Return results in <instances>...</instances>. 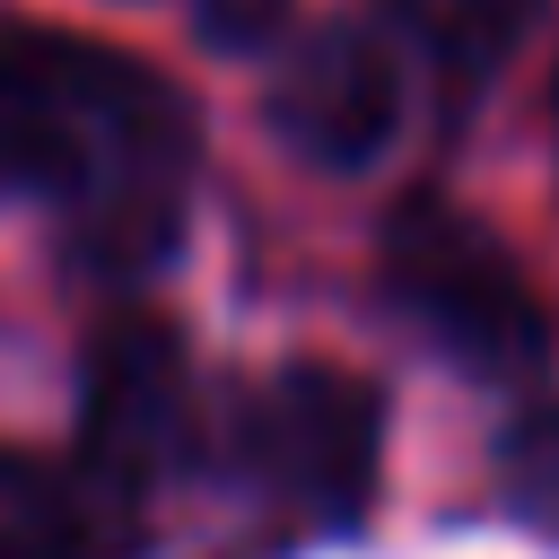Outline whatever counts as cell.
Masks as SVG:
<instances>
[{"label": "cell", "instance_id": "6da1fadb", "mask_svg": "<svg viewBox=\"0 0 559 559\" xmlns=\"http://www.w3.org/2000/svg\"><path fill=\"white\" fill-rule=\"evenodd\" d=\"M192 105L131 52L0 26V201H44L105 271H148L183 236Z\"/></svg>", "mask_w": 559, "mask_h": 559}, {"label": "cell", "instance_id": "5b68a950", "mask_svg": "<svg viewBox=\"0 0 559 559\" xmlns=\"http://www.w3.org/2000/svg\"><path fill=\"white\" fill-rule=\"evenodd\" d=\"M262 114L280 131L288 157H306L314 175H358L393 148L402 131V70H393V44L358 17H323L306 35L280 44L271 61V87H262Z\"/></svg>", "mask_w": 559, "mask_h": 559}, {"label": "cell", "instance_id": "ba28073f", "mask_svg": "<svg viewBox=\"0 0 559 559\" xmlns=\"http://www.w3.org/2000/svg\"><path fill=\"white\" fill-rule=\"evenodd\" d=\"M498 507H507L524 533L559 542V402H550V411H524V419L498 437Z\"/></svg>", "mask_w": 559, "mask_h": 559}, {"label": "cell", "instance_id": "52a82bcc", "mask_svg": "<svg viewBox=\"0 0 559 559\" xmlns=\"http://www.w3.org/2000/svg\"><path fill=\"white\" fill-rule=\"evenodd\" d=\"M384 26L402 44H419L445 79H489L533 26H542V0H376Z\"/></svg>", "mask_w": 559, "mask_h": 559}, {"label": "cell", "instance_id": "9c48e42d", "mask_svg": "<svg viewBox=\"0 0 559 559\" xmlns=\"http://www.w3.org/2000/svg\"><path fill=\"white\" fill-rule=\"evenodd\" d=\"M192 26L218 52H262V44H280L288 0H192Z\"/></svg>", "mask_w": 559, "mask_h": 559}, {"label": "cell", "instance_id": "3957f363", "mask_svg": "<svg viewBox=\"0 0 559 559\" xmlns=\"http://www.w3.org/2000/svg\"><path fill=\"white\" fill-rule=\"evenodd\" d=\"M236 463L288 524H358L384 463V402L349 367H271L236 411Z\"/></svg>", "mask_w": 559, "mask_h": 559}, {"label": "cell", "instance_id": "277c9868", "mask_svg": "<svg viewBox=\"0 0 559 559\" xmlns=\"http://www.w3.org/2000/svg\"><path fill=\"white\" fill-rule=\"evenodd\" d=\"M201 463V393L192 358L157 314H122L87 341V393H79V472L114 507H148Z\"/></svg>", "mask_w": 559, "mask_h": 559}, {"label": "cell", "instance_id": "8992f818", "mask_svg": "<svg viewBox=\"0 0 559 559\" xmlns=\"http://www.w3.org/2000/svg\"><path fill=\"white\" fill-rule=\"evenodd\" d=\"M140 524L87 472H52L35 454H0V559H122Z\"/></svg>", "mask_w": 559, "mask_h": 559}, {"label": "cell", "instance_id": "7a4b0ae2", "mask_svg": "<svg viewBox=\"0 0 559 559\" xmlns=\"http://www.w3.org/2000/svg\"><path fill=\"white\" fill-rule=\"evenodd\" d=\"M376 271H384L393 306L428 332V349H445L454 367H472L489 384H524L550 358L542 288L472 210L411 192L376 236Z\"/></svg>", "mask_w": 559, "mask_h": 559}]
</instances>
